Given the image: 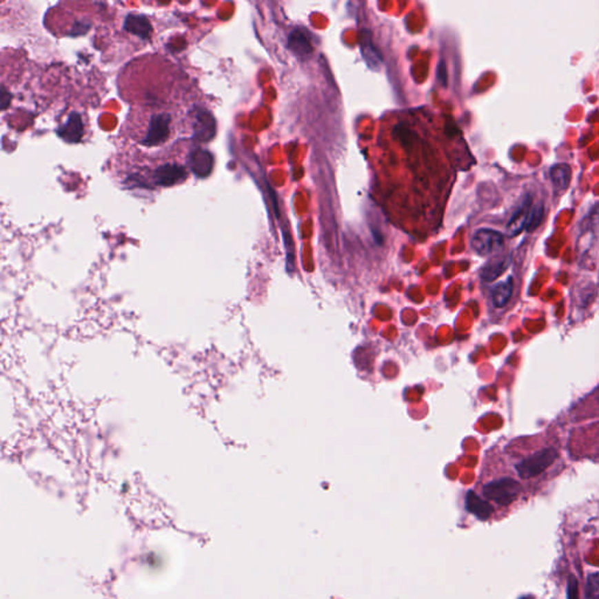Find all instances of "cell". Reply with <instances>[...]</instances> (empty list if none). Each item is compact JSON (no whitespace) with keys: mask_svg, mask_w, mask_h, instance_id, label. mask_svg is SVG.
Wrapping results in <instances>:
<instances>
[{"mask_svg":"<svg viewBox=\"0 0 599 599\" xmlns=\"http://www.w3.org/2000/svg\"><path fill=\"white\" fill-rule=\"evenodd\" d=\"M288 45H290V50L298 55H307L313 52V48H312V45H310L307 35L300 30H295L290 33Z\"/></svg>","mask_w":599,"mask_h":599,"instance_id":"2e32d148","label":"cell"},{"mask_svg":"<svg viewBox=\"0 0 599 599\" xmlns=\"http://www.w3.org/2000/svg\"><path fill=\"white\" fill-rule=\"evenodd\" d=\"M465 506L467 511L474 515L480 521H487L495 511L494 507L491 506V503H488L486 500L480 498L474 491H469L466 494Z\"/></svg>","mask_w":599,"mask_h":599,"instance_id":"ba28073f","label":"cell"},{"mask_svg":"<svg viewBox=\"0 0 599 599\" xmlns=\"http://www.w3.org/2000/svg\"><path fill=\"white\" fill-rule=\"evenodd\" d=\"M216 120L206 109L197 108L192 115V132L197 142H210L216 135Z\"/></svg>","mask_w":599,"mask_h":599,"instance_id":"5b68a950","label":"cell"},{"mask_svg":"<svg viewBox=\"0 0 599 599\" xmlns=\"http://www.w3.org/2000/svg\"><path fill=\"white\" fill-rule=\"evenodd\" d=\"M511 263V256H498L489 260L481 271V278L485 283H491L507 271Z\"/></svg>","mask_w":599,"mask_h":599,"instance_id":"30bf717a","label":"cell"},{"mask_svg":"<svg viewBox=\"0 0 599 599\" xmlns=\"http://www.w3.org/2000/svg\"><path fill=\"white\" fill-rule=\"evenodd\" d=\"M521 491L522 486L516 480L501 478L485 483L483 486V496H479L488 503L494 502L498 506L506 507L518 499Z\"/></svg>","mask_w":599,"mask_h":599,"instance_id":"6da1fadb","label":"cell"},{"mask_svg":"<svg viewBox=\"0 0 599 599\" xmlns=\"http://www.w3.org/2000/svg\"><path fill=\"white\" fill-rule=\"evenodd\" d=\"M83 121L78 112H72L67 121L57 130L58 135L70 143L79 142L83 136Z\"/></svg>","mask_w":599,"mask_h":599,"instance_id":"9c48e42d","label":"cell"},{"mask_svg":"<svg viewBox=\"0 0 599 599\" xmlns=\"http://www.w3.org/2000/svg\"><path fill=\"white\" fill-rule=\"evenodd\" d=\"M521 599H534L531 596H527V597H522Z\"/></svg>","mask_w":599,"mask_h":599,"instance_id":"ffe728a7","label":"cell"},{"mask_svg":"<svg viewBox=\"0 0 599 599\" xmlns=\"http://www.w3.org/2000/svg\"><path fill=\"white\" fill-rule=\"evenodd\" d=\"M550 178L557 190H565L571 181V169L565 163L555 164L550 169Z\"/></svg>","mask_w":599,"mask_h":599,"instance_id":"9a60e30c","label":"cell"},{"mask_svg":"<svg viewBox=\"0 0 599 599\" xmlns=\"http://www.w3.org/2000/svg\"><path fill=\"white\" fill-rule=\"evenodd\" d=\"M557 458L558 453L556 449L547 447L520 461L515 466V469L522 479H530L540 476L545 469H548L556 461Z\"/></svg>","mask_w":599,"mask_h":599,"instance_id":"3957f363","label":"cell"},{"mask_svg":"<svg viewBox=\"0 0 599 599\" xmlns=\"http://www.w3.org/2000/svg\"><path fill=\"white\" fill-rule=\"evenodd\" d=\"M124 30L142 39H147L150 35L151 25L145 17L130 14L124 21Z\"/></svg>","mask_w":599,"mask_h":599,"instance_id":"4fadbf2b","label":"cell"},{"mask_svg":"<svg viewBox=\"0 0 599 599\" xmlns=\"http://www.w3.org/2000/svg\"><path fill=\"white\" fill-rule=\"evenodd\" d=\"M505 246V236L498 231L481 228L471 238V248L476 254L489 256L499 253Z\"/></svg>","mask_w":599,"mask_h":599,"instance_id":"277c9868","label":"cell"},{"mask_svg":"<svg viewBox=\"0 0 599 599\" xmlns=\"http://www.w3.org/2000/svg\"><path fill=\"white\" fill-rule=\"evenodd\" d=\"M186 176H187V171L182 165L167 163L154 171L152 179L156 185L172 186L184 181Z\"/></svg>","mask_w":599,"mask_h":599,"instance_id":"8992f818","label":"cell"},{"mask_svg":"<svg viewBox=\"0 0 599 599\" xmlns=\"http://www.w3.org/2000/svg\"><path fill=\"white\" fill-rule=\"evenodd\" d=\"M213 163H214L213 156L210 151L194 149L189 154L187 165H189L190 170L192 171L198 177H207L212 171Z\"/></svg>","mask_w":599,"mask_h":599,"instance_id":"52a82bcc","label":"cell"},{"mask_svg":"<svg viewBox=\"0 0 599 599\" xmlns=\"http://www.w3.org/2000/svg\"><path fill=\"white\" fill-rule=\"evenodd\" d=\"M530 206H531V199L528 197L523 203V205L515 212L514 216H511V221L507 225L506 232L508 236H518L523 228L527 227V223H528V218H529Z\"/></svg>","mask_w":599,"mask_h":599,"instance_id":"8fae6325","label":"cell"},{"mask_svg":"<svg viewBox=\"0 0 599 599\" xmlns=\"http://www.w3.org/2000/svg\"><path fill=\"white\" fill-rule=\"evenodd\" d=\"M514 290L513 278H507L506 281L500 283L491 290V302L496 308H503L511 300Z\"/></svg>","mask_w":599,"mask_h":599,"instance_id":"5bb4252c","label":"cell"},{"mask_svg":"<svg viewBox=\"0 0 599 599\" xmlns=\"http://www.w3.org/2000/svg\"><path fill=\"white\" fill-rule=\"evenodd\" d=\"M361 50H362L364 60L367 61V66L372 68V70H378L379 65L382 62V58H380L378 50L372 43V37H370V34L367 31H364L362 33Z\"/></svg>","mask_w":599,"mask_h":599,"instance_id":"7c38bea8","label":"cell"},{"mask_svg":"<svg viewBox=\"0 0 599 599\" xmlns=\"http://www.w3.org/2000/svg\"><path fill=\"white\" fill-rule=\"evenodd\" d=\"M567 598L580 599V595H578V583H577V580L573 576L569 577L568 588H567Z\"/></svg>","mask_w":599,"mask_h":599,"instance_id":"d6986e66","label":"cell"},{"mask_svg":"<svg viewBox=\"0 0 599 599\" xmlns=\"http://www.w3.org/2000/svg\"><path fill=\"white\" fill-rule=\"evenodd\" d=\"M144 128L145 132L141 139V143L145 147H157L170 137L172 132V115L165 110L152 112Z\"/></svg>","mask_w":599,"mask_h":599,"instance_id":"7a4b0ae2","label":"cell"},{"mask_svg":"<svg viewBox=\"0 0 599 599\" xmlns=\"http://www.w3.org/2000/svg\"><path fill=\"white\" fill-rule=\"evenodd\" d=\"M584 599H599V572H593L587 580Z\"/></svg>","mask_w":599,"mask_h":599,"instance_id":"e0dca14e","label":"cell"},{"mask_svg":"<svg viewBox=\"0 0 599 599\" xmlns=\"http://www.w3.org/2000/svg\"><path fill=\"white\" fill-rule=\"evenodd\" d=\"M542 219H543V205L538 204V205L534 206L531 211H530L528 223H527V230L528 231L535 230V228L538 227V225L541 224Z\"/></svg>","mask_w":599,"mask_h":599,"instance_id":"ac0fdd59","label":"cell"}]
</instances>
